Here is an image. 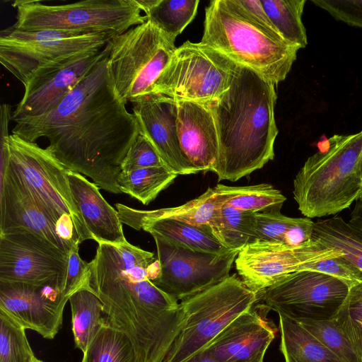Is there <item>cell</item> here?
Returning <instances> with one entry per match:
<instances>
[{
	"label": "cell",
	"mask_w": 362,
	"mask_h": 362,
	"mask_svg": "<svg viewBox=\"0 0 362 362\" xmlns=\"http://www.w3.org/2000/svg\"><path fill=\"white\" fill-rule=\"evenodd\" d=\"M108 54L53 110L15 121L12 134L30 142L46 138V148L68 170L119 194L122 165L140 129L115 91Z\"/></svg>",
	"instance_id": "6da1fadb"
},
{
	"label": "cell",
	"mask_w": 362,
	"mask_h": 362,
	"mask_svg": "<svg viewBox=\"0 0 362 362\" xmlns=\"http://www.w3.org/2000/svg\"><path fill=\"white\" fill-rule=\"evenodd\" d=\"M274 86L255 70L237 64L230 87L206 104L218 137V156L212 170L218 181H237L274 159L278 134Z\"/></svg>",
	"instance_id": "7a4b0ae2"
},
{
	"label": "cell",
	"mask_w": 362,
	"mask_h": 362,
	"mask_svg": "<svg viewBox=\"0 0 362 362\" xmlns=\"http://www.w3.org/2000/svg\"><path fill=\"white\" fill-rule=\"evenodd\" d=\"M327 141L293 180V198L306 218L338 214L362 197V131Z\"/></svg>",
	"instance_id": "3957f363"
},
{
	"label": "cell",
	"mask_w": 362,
	"mask_h": 362,
	"mask_svg": "<svg viewBox=\"0 0 362 362\" xmlns=\"http://www.w3.org/2000/svg\"><path fill=\"white\" fill-rule=\"evenodd\" d=\"M201 42L275 85L285 80L300 49L249 19L234 0L210 1Z\"/></svg>",
	"instance_id": "277c9868"
},
{
	"label": "cell",
	"mask_w": 362,
	"mask_h": 362,
	"mask_svg": "<svg viewBox=\"0 0 362 362\" xmlns=\"http://www.w3.org/2000/svg\"><path fill=\"white\" fill-rule=\"evenodd\" d=\"M15 29L116 36L147 21L134 0H85L65 4L17 0Z\"/></svg>",
	"instance_id": "5b68a950"
},
{
	"label": "cell",
	"mask_w": 362,
	"mask_h": 362,
	"mask_svg": "<svg viewBox=\"0 0 362 362\" xmlns=\"http://www.w3.org/2000/svg\"><path fill=\"white\" fill-rule=\"evenodd\" d=\"M175 40L148 20L110 40V75L125 104L154 95L156 83L177 48Z\"/></svg>",
	"instance_id": "8992f818"
},
{
	"label": "cell",
	"mask_w": 362,
	"mask_h": 362,
	"mask_svg": "<svg viewBox=\"0 0 362 362\" xmlns=\"http://www.w3.org/2000/svg\"><path fill=\"white\" fill-rule=\"evenodd\" d=\"M236 275L180 303L184 326L164 362H182L202 350L259 299Z\"/></svg>",
	"instance_id": "52a82bcc"
},
{
	"label": "cell",
	"mask_w": 362,
	"mask_h": 362,
	"mask_svg": "<svg viewBox=\"0 0 362 362\" xmlns=\"http://www.w3.org/2000/svg\"><path fill=\"white\" fill-rule=\"evenodd\" d=\"M113 37L54 30L25 31L11 26L0 33V62L25 86L36 75L102 49Z\"/></svg>",
	"instance_id": "ba28073f"
},
{
	"label": "cell",
	"mask_w": 362,
	"mask_h": 362,
	"mask_svg": "<svg viewBox=\"0 0 362 362\" xmlns=\"http://www.w3.org/2000/svg\"><path fill=\"white\" fill-rule=\"evenodd\" d=\"M237 63L200 42L177 47L158 81L154 95L208 104L230 86Z\"/></svg>",
	"instance_id": "9c48e42d"
},
{
	"label": "cell",
	"mask_w": 362,
	"mask_h": 362,
	"mask_svg": "<svg viewBox=\"0 0 362 362\" xmlns=\"http://www.w3.org/2000/svg\"><path fill=\"white\" fill-rule=\"evenodd\" d=\"M9 163L56 221L71 216L80 243L93 239L71 194L68 170L47 148L15 134L9 136Z\"/></svg>",
	"instance_id": "30bf717a"
},
{
	"label": "cell",
	"mask_w": 362,
	"mask_h": 362,
	"mask_svg": "<svg viewBox=\"0 0 362 362\" xmlns=\"http://www.w3.org/2000/svg\"><path fill=\"white\" fill-rule=\"evenodd\" d=\"M156 242L159 272L152 283L175 300H183L228 277L240 252L194 250L172 244L158 235Z\"/></svg>",
	"instance_id": "8fae6325"
},
{
	"label": "cell",
	"mask_w": 362,
	"mask_h": 362,
	"mask_svg": "<svg viewBox=\"0 0 362 362\" xmlns=\"http://www.w3.org/2000/svg\"><path fill=\"white\" fill-rule=\"evenodd\" d=\"M349 287L325 274L301 270L288 274L261 294L264 307L293 320H329L346 299Z\"/></svg>",
	"instance_id": "7c38bea8"
},
{
	"label": "cell",
	"mask_w": 362,
	"mask_h": 362,
	"mask_svg": "<svg viewBox=\"0 0 362 362\" xmlns=\"http://www.w3.org/2000/svg\"><path fill=\"white\" fill-rule=\"evenodd\" d=\"M68 254L28 229L1 232L0 281L59 286L64 288Z\"/></svg>",
	"instance_id": "4fadbf2b"
},
{
	"label": "cell",
	"mask_w": 362,
	"mask_h": 362,
	"mask_svg": "<svg viewBox=\"0 0 362 362\" xmlns=\"http://www.w3.org/2000/svg\"><path fill=\"white\" fill-rule=\"evenodd\" d=\"M342 255L337 249L313 239L295 246L279 242H255L240 250L235 263L243 283L260 294L288 274Z\"/></svg>",
	"instance_id": "5bb4252c"
},
{
	"label": "cell",
	"mask_w": 362,
	"mask_h": 362,
	"mask_svg": "<svg viewBox=\"0 0 362 362\" xmlns=\"http://www.w3.org/2000/svg\"><path fill=\"white\" fill-rule=\"evenodd\" d=\"M62 291L59 286L0 281V310L25 329L52 339L62 326L64 309L69 300Z\"/></svg>",
	"instance_id": "9a60e30c"
},
{
	"label": "cell",
	"mask_w": 362,
	"mask_h": 362,
	"mask_svg": "<svg viewBox=\"0 0 362 362\" xmlns=\"http://www.w3.org/2000/svg\"><path fill=\"white\" fill-rule=\"evenodd\" d=\"M109 52L110 41L100 50L34 76L24 86L11 120L39 117L53 110Z\"/></svg>",
	"instance_id": "2e32d148"
},
{
	"label": "cell",
	"mask_w": 362,
	"mask_h": 362,
	"mask_svg": "<svg viewBox=\"0 0 362 362\" xmlns=\"http://www.w3.org/2000/svg\"><path fill=\"white\" fill-rule=\"evenodd\" d=\"M56 221L8 162L0 177V233L25 228L36 233L66 253L69 249L58 237Z\"/></svg>",
	"instance_id": "e0dca14e"
},
{
	"label": "cell",
	"mask_w": 362,
	"mask_h": 362,
	"mask_svg": "<svg viewBox=\"0 0 362 362\" xmlns=\"http://www.w3.org/2000/svg\"><path fill=\"white\" fill-rule=\"evenodd\" d=\"M131 103L140 133L153 144L165 165L177 175L194 174L180 146L177 101L163 95H151Z\"/></svg>",
	"instance_id": "ac0fdd59"
},
{
	"label": "cell",
	"mask_w": 362,
	"mask_h": 362,
	"mask_svg": "<svg viewBox=\"0 0 362 362\" xmlns=\"http://www.w3.org/2000/svg\"><path fill=\"white\" fill-rule=\"evenodd\" d=\"M276 331L252 308L235 318L202 350L220 362L263 361Z\"/></svg>",
	"instance_id": "d6986e66"
},
{
	"label": "cell",
	"mask_w": 362,
	"mask_h": 362,
	"mask_svg": "<svg viewBox=\"0 0 362 362\" xmlns=\"http://www.w3.org/2000/svg\"><path fill=\"white\" fill-rule=\"evenodd\" d=\"M177 101V134L182 153L193 173L212 171L218 156L214 116L204 103Z\"/></svg>",
	"instance_id": "ffe728a7"
},
{
	"label": "cell",
	"mask_w": 362,
	"mask_h": 362,
	"mask_svg": "<svg viewBox=\"0 0 362 362\" xmlns=\"http://www.w3.org/2000/svg\"><path fill=\"white\" fill-rule=\"evenodd\" d=\"M67 176L73 199L93 240L115 245L127 242L117 211L103 198L99 187L80 173L69 170Z\"/></svg>",
	"instance_id": "44dd1931"
},
{
	"label": "cell",
	"mask_w": 362,
	"mask_h": 362,
	"mask_svg": "<svg viewBox=\"0 0 362 362\" xmlns=\"http://www.w3.org/2000/svg\"><path fill=\"white\" fill-rule=\"evenodd\" d=\"M223 204L222 196L214 187H209L197 198L175 207L144 211L122 204H116L115 206L121 222L134 229L142 220L156 218H173L197 226L211 227Z\"/></svg>",
	"instance_id": "7402d4cb"
},
{
	"label": "cell",
	"mask_w": 362,
	"mask_h": 362,
	"mask_svg": "<svg viewBox=\"0 0 362 362\" xmlns=\"http://www.w3.org/2000/svg\"><path fill=\"white\" fill-rule=\"evenodd\" d=\"M158 235L168 242L208 252H219L226 248L213 235L209 226H197L173 218L144 219L134 228Z\"/></svg>",
	"instance_id": "603a6c76"
},
{
	"label": "cell",
	"mask_w": 362,
	"mask_h": 362,
	"mask_svg": "<svg viewBox=\"0 0 362 362\" xmlns=\"http://www.w3.org/2000/svg\"><path fill=\"white\" fill-rule=\"evenodd\" d=\"M278 315L285 362H343L296 321Z\"/></svg>",
	"instance_id": "cb8c5ba5"
},
{
	"label": "cell",
	"mask_w": 362,
	"mask_h": 362,
	"mask_svg": "<svg viewBox=\"0 0 362 362\" xmlns=\"http://www.w3.org/2000/svg\"><path fill=\"white\" fill-rule=\"evenodd\" d=\"M69 301L76 346L84 354L90 344L107 323L103 305L93 289H81L71 295Z\"/></svg>",
	"instance_id": "d4e9b609"
},
{
	"label": "cell",
	"mask_w": 362,
	"mask_h": 362,
	"mask_svg": "<svg viewBox=\"0 0 362 362\" xmlns=\"http://www.w3.org/2000/svg\"><path fill=\"white\" fill-rule=\"evenodd\" d=\"M312 239L336 248L362 272V230L339 216L314 222Z\"/></svg>",
	"instance_id": "484cf974"
},
{
	"label": "cell",
	"mask_w": 362,
	"mask_h": 362,
	"mask_svg": "<svg viewBox=\"0 0 362 362\" xmlns=\"http://www.w3.org/2000/svg\"><path fill=\"white\" fill-rule=\"evenodd\" d=\"M214 188L224 204L245 211H280L286 199L279 189L266 183L241 187L218 184Z\"/></svg>",
	"instance_id": "4316f807"
},
{
	"label": "cell",
	"mask_w": 362,
	"mask_h": 362,
	"mask_svg": "<svg viewBox=\"0 0 362 362\" xmlns=\"http://www.w3.org/2000/svg\"><path fill=\"white\" fill-rule=\"evenodd\" d=\"M177 176L166 165L142 168L122 172L118 185L121 192L147 205L167 188Z\"/></svg>",
	"instance_id": "83f0119b"
},
{
	"label": "cell",
	"mask_w": 362,
	"mask_h": 362,
	"mask_svg": "<svg viewBox=\"0 0 362 362\" xmlns=\"http://www.w3.org/2000/svg\"><path fill=\"white\" fill-rule=\"evenodd\" d=\"M269 20L280 36L300 49L308 44L302 22L305 0H260Z\"/></svg>",
	"instance_id": "f1b7e54d"
},
{
	"label": "cell",
	"mask_w": 362,
	"mask_h": 362,
	"mask_svg": "<svg viewBox=\"0 0 362 362\" xmlns=\"http://www.w3.org/2000/svg\"><path fill=\"white\" fill-rule=\"evenodd\" d=\"M83 354L81 362H141L130 339L107 323Z\"/></svg>",
	"instance_id": "f546056e"
},
{
	"label": "cell",
	"mask_w": 362,
	"mask_h": 362,
	"mask_svg": "<svg viewBox=\"0 0 362 362\" xmlns=\"http://www.w3.org/2000/svg\"><path fill=\"white\" fill-rule=\"evenodd\" d=\"M255 212L245 211L223 204L211 230L227 249L240 250L253 241Z\"/></svg>",
	"instance_id": "4dcf8cb0"
},
{
	"label": "cell",
	"mask_w": 362,
	"mask_h": 362,
	"mask_svg": "<svg viewBox=\"0 0 362 362\" xmlns=\"http://www.w3.org/2000/svg\"><path fill=\"white\" fill-rule=\"evenodd\" d=\"M199 0H159L145 16L158 29L175 40L194 18Z\"/></svg>",
	"instance_id": "1f68e13d"
},
{
	"label": "cell",
	"mask_w": 362,
	"mask_h": 362,
	"mask_svg": "<svg viewBox=\"0 0 362 362\" xmlns=\"http://www.w3.org/2000/svg\"><path fill=\"white\" fill-rule=\"evenodd\" d=\"M343 362H362L349 338L334 320H294Z\"/></svg>",
	"instance_id": "d6a6232c"
},
{
	"label": "cell",
	"mask_w": 362,
	"mask_h": 362,
	"mask_svg": "<svg viewBox=\"0 0 362 362\" xmlns=\"http://www.w3.org/2000/svg\"><path fill=\"white\" fill-rule=\"evenodd\" d=\"M25 329L0 310V362H34Z\"/></svg>",
	"instance_id": "836d02e7"
},
{
	"label": "cell",
	"mask_w": 362,
	"mask_h": 362,
	"mask_svg": "<svg viewBox=\"0 0 362 362\" xmlns=\"http://www.w3.org/2000/svg\"><path fill=\"white\" fill-rule=\"evenodd\" d=\"M362 359V283L352 286L332 317Z\"/></svg>",
	"instance_id": "e575fe53"
},
{
	"label": "cell",
	"mask_w": 362,
	"mask_h": 362,
	"mask_svg": "<svg viewBox=\"0 0 362 362\" xmlns=\"http://www.w3.org/2000/svg\"><path fill=\"white\" fill-rule=\"evenodd\" d=\"M254 216L252 243H284L285 234L295 220L280 211L255 212Z\"/></svg>",
	"instance_id": "d590c367"
},
{
	"label": "cell",
	"mask_w": 362,
	"mask_h": 362,
	"mask_svg": "<svg viewBox=\"0 0 362 362\" xmlns=\"http://www.w3.org/2000/svg\"><path fill=\"white\" fill-rule=\"evenodd\" d=\"M79 243H74L68 254L66 279L62 291L63 296L68 299L74 293L81 289H93L90 286V262L83 260L79 255Z\"/></svg>",
	"instance_id": "8d00e7d4"
},
{
	"label": "cell",
	"mask_w": 362,
	"mask_h": 362,
	"mask_svg": "<svg viewBox=\"0 0 362 362\" xmlns=\"http://www.w3.org/2000/svg\"><path fill=\"white\" fill-rule=\"evenodd\" d=\"M163 165L165 164L153 144L144 134L139 133L123 161L122 172Z\"/></svg>",
	"instance_id": "74e56055"
},
{
	"label": "cell",
	"mask_w": 362,
	"mask_h": 362,
	"mask_svg": "<svg viewBox=\"0 0 362 362\" xmlns=\"http://www.w3.org/2000/svg\"><path fill=\"white\" fill-rule=\"evenodd\" d=\"M304 270H310L332 276L349 288L362 283V272L344 255L310 264Z\"/></svg>",
	"instance_id": "f35d334b"
},
{
	"label": "cell",
	"mask_w": 362,
	"mask_h": 362,
	"mask_svg": "<svg viewBox=\"0 0 362 362\" xmlns=\"http://www.w3.org/2000/svg\"><path fill=\"white\" fill-rule=\"evenodd\" d=\"M334 18L362 28V0H312Z\"/></svg>",
	"instance_id": "ab89813d"
},
{
	"label": "cell",
	"mask_w": 362,
	"mask_h": 362,
	"mask_svg": "<svg viewBox=\"0 0 362 362\" xmlns=\"http://www.w3.org/2000/svg\"><path fill=\"white\" fill-rule=\"evenodd\" d=\"M234 1L249 19L273 35L281 37L269 20L260 0Z\"/></svg>",
	"instance_id": "60d3db41"
},
{
	"label": "cell",
	"mask_w": 362,
	"mask_h": 362,
	"mask_svg": "<svg viewBox=\"0 0 362 362\" xmlns=\"http://www.w3.org/2000/svg\"><path fill=\"white\" fill-rule=\"evenodd\" d=\"M314 222L309 218H295L285 234L284 243L288 245H298L312 239Z\"/></svg>",
	"instance_id": "b9f144b4"
},
{
	"label": "cell",
	"mask_w": 362,
	"mask_h": 362,
	"mask_svg": "<svg viewBox=\"0 0 362 362\" xmlns=\"http://www.w3.org/2000/svg\"><path fill=\"white\" fill-rule=\"evenodd\" d=\"M350 218L349 222L362 230V199L358 200Z\"/></svg>",
	"instance_id": "7bdbcfd3"
},
{
	"label": "cell",
	"mask_w": 362,
	"mask_h": 362,
	"mask_svg": "<svg viewBox=\"0 0 362 362\" xmlns=\"http://www.w3.org/2000/svg\"><path fill=\"white\" fill-rule=\"evenodd\" d=\"M182 362H220L212 356L207 354L203 350H200L196 354ZM263 362V361H259Z\"/></svg>",
	"instance_id": "ee69618b"
},
{
	"label": "cell",
	"mask_w": 362,
	"mask_h": 362,
	"mask_svg": "<svg viewBox=\"0 0 362 362\" xmlns=\"http://www.w3.org/2000/svg\"><path fill=\"white\" fill-rule=\"evenodd\" d=\"M159 0H134L137 6L141 11L146 13L150 9L156 6Z\"/></svg>",
	"instance_id": "f6af8a7d"
},
{
	"label": "cell",
	"mask_w": 362,
	"mask_h": 362,
	"mask_svg": "<svg viewBox=\"0 0 362 362\" xmlns=\"http://www.w3.org/2000/svg\"><path fill=\"white\" fill-rule=\"evenodd\" d=\"M34 362H44V361L36 358Z\"/></svg>",
	"instance_id": "bcb514c9"
},
{
	"label": "cell",
	"mask_w": 362,
	"mask_h": 362,
	"mask_svg": "<svg viewBox=\"0 0 362 362\" xmlns=\"http://www.w3.org/2000/svg\"><path fill=\"white\" fill-rule=\"evenodd\" d=\"M361 199H362V197H361Z\"/></svg>",
	"instance_id": "7dc6e473"
}]
</instances>
